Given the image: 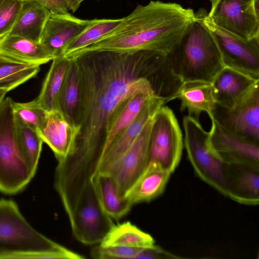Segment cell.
I'll list each match as a JSON object with an SVG mask.
<instances>
[{"label": "cell", "mask_w": 259, "mask_h": 259, "mask_svg": "<svg viewBox=\"0 0 259 259\" xmlns=\"http://www.w3.org/2000/svg\"><path fill=\"white\" fill-rule=\"evenodd\" d=\"M82 77L79 133L73 152L81 157L102 156L106 137L120 109L133 96L144 92L145 81L122 58L106 52L75 59Z\"/></svg>", "instance_id": "1"}, {"label": "cell", "mask_w": 259, "mask_h": 259, "mask_svg": "<svg viewBox=\"0 0 259 259\" xmlns=\"http://www.w3.org/2000/svg\"><path fill=\"white\" fill-rule=\"evenodd\" d=\"M196 14L175 3L152 1L138 5L110 33L95 43L65 57L75 59L86 54L152 51L168 54L179 44Z\"/></svg>", "instance_id": "2"}, {"label": "cell", "mask_w": 259, "mask_h": 259, "mask_svg": "<svg viewBox=\"0 0 259 259\" xmlns=\"http://www.w3.org/2000/svg\"><path fill=\"white\" fill-rule=\"evenodd\" d=\"M35 230L11 200H0V258H84Z\"/></svg>", "instance_id": "3"}, {"label": "cell", "mask_w": 259, "mask_h": 259, "mask_svg": "<svg viewBox=\"0 0 259 259\" xmlns=\"http://www.w3.org/2000/svg\"><path fill=\"white\" fill-rule=\"evenodd\" d=\"M172 69L183 82H211L225 66L207 29L196 19L179 44L167 54Z\"/></svg>", "instance_id": "4"}, {"label": "cell", "mask_w": 259, "mask_h": 259, "mask_svg": "<svg viewBox=\"0 0 259 259\" xmlns=\"http://www.w3.org/2000/svg\"><path fill=\"white\" fill-rule=\"evenodd\" d=\"M13 100L0 104V191L13 194L22 191L34 176L18 140Z\"/></svg>", "instance_id": "5"}, {"label": "cell", "mask_w": 259, "mask_h": 259, "mask_svg": "<svg viewBox=\"0 0 259 259\" xmlns=\"http://www.w3.org/2000/svg\"><path fill=\"white\" fill-rule=\"evenodd\" d=\"M184 146L188 159L199 178L227 197L225 166L212 151L209 132L198 120L188 115L184 117Z\"/></svg>", "instance_id": "6"}, {"label": "cell", "mask_w": 259, "mask_h": 259, "mask_svg": "<svg viewBox=\"0 0 259 259\" xmlns=\"http://www.w3.org/2000/svg\"><path fill=\"white\" fill-rule=\"evenodd\" d=\"M196 18L211 34L225 67L259 80V37L241 39L215 25L203 11Z\"/></svg>", "instance_id": "7"}, {"label": "cell", "mask_w": 259, "mask_h": 259, "mask_svg": "<svg viewBox=\"0 0 259 259\" xmlns=\"http://www.w3.org/2000/svg\"><path fill=\"white\" fill-rule=\"evenodd\" d=\"M183 145L182 131L175 114L163 105L153 119L149 162L172 174L180 162Z\"/></svg>", "instance_id": "8"}, {"label": "cell", "mask_w": 259, "mask_h": 259, "mask_svg": "<svg viewBox=\"0 0 259 259\" xmlns=\"http://www.w3.org/2000/svg\"><path fill=\"white\" fill-rule=\"evenodd\" d=\"M259 0H218L207 17L217 26L245 40L259 37Z\"/></svg>", "instance_id": "9"}, {"label": "cell", "mask_w": 259, "mask_h": 259, "mask_svg": "<svg viewBox=\"0 0 259 259\" xmlns=\"http://www.w3.org/2000/svg\"><path fill=\"white\" fill-rule=\"evenodd\" d=\"M154 116L148 120L141 133L119 158L100 172L107 174L113 179L122 197L148 164L150 137Z\"/></svg>", "instance_id": "10"}, {"label": "cell", "mask_w": 259, "mask_h": 259, "mask_svg": "<svg viewBox=\"0 0 259 259\" xmlns=\"http://www.w3.org/2000/svg\"><path fill=\"white\" fill-rule=\"evenodd\" d=\"M212 120L229 132L259 144V83L232 107L216 103Z\"/></svg>", "instance_id": "11"}, {"label": "cell", "mask_w": 259, "mask_h": 259, "mask_svg": "<svg viewBox=\"0 0 259 259\" xmlns=\"http://www.w3.org/2000/svg\"><path fill=\"white\" fill-rule=\"evenodd\" d=\"M209 146L217 157L226 164L259 166V144L236 136L212 120Z\"/></svg>", "instance_id": "12"}, {"label": "cell", "mask_w": 259, "mask_h": 259, "mask_svg": "<svg viewBox=\"0 0 259 259\" xmlns=\"http://www.w3.org/2000/svg\"><path fill=\"white\" fill-rule=\"evenodd\" d=\"M90 23V20L76 18L68 12L50 14L40 42L54 58L62 56L66 47L88 27Z\"/></svg>", "instance_id": "13"}, {"label": "cell", "mask_w": 259, "mask_h": 259, "mask_svg": "<svg viewBox=\"0 0 259 259\" xmlns=\"http://www.w3.org/2000/svg\"><path fill=\"white\" fill-rule=\"evenodd\" d=\"M225 164L227 197L242 204L259 203V166Z\"/></svg>", "instance_id": "14"}, {"label": "cell", "mask_w": 259, "mask_h": 259, "mask_svg": "<svg viewBox=\"0 0 259 259\" xmlns=\"http://www.w3.org/2000/svg\"><path fill=\"white\" fill-rule=\"evenodd\" d=\"M164 104L162 99L156 96L151 97L146 101L134 120L112 141L101 161L97 174L103 172L119 158L141 133L148 120Z\"/></svg>", "instance_id": "15"}, {"label": "cell", "mask_w": 259, "mask_h": 259, "mask_svg": "<svg viewBox=\"0 0 259 259\" xmlns=\"http://www.w3.org/2000/svg\"><path fill=\"white\" fill-rule=\"evenodd\" d=\"M79 129L59 110H55L49 112L45 126L37 133L59 161L64 159L73 150Z\"/></svg>", "instance_id": "16"}, {"label": "cell", "mask_w": 259, "mask_h": 259, "mask_svg": "<svg viewBox=\"0 0 259 259\" xmlns=\"http://www.w3.org/2000/svg\"><path fill=\"white\" fill-rule=\"evenodd\" d=\"M258 83L259 80L227 67L222 69L211 82L216 103L228 108L241 101Z\"/></svg>", "instance_id": "17"}, {"label": "cell", "mask_w": 259, "mask_h": 259, "mask_svg": "<svg viewBox=\"0 0 259 259\" xmlns=\"http://www.w3.org/2000/svg\"><path fill=\"white\" fill-rule=\"evenodd\" d=\"M60 91L58 110L73 124L79 126L82 101V77L77 59H70Z\"/></svg>", "instance_id": "18"}, {"label": "cell", "mask_w": 259, "mask_h": 259, "mask_svg": "<svg viewBox=\"0 0 259 259\" xmlns=\"http://www.w3.org/2000/svg\"><path fill=\"white\" fill-rule=\"evenodd\" d=\"M177 98L181 101V112L187 110L188 116L198 120L201 113L205 112L210 119H212V111L216 102L211 82H184L178 92Z\"/></svg>", "instance_id": "19"}, {"label": "cell", "mask_w": 259, "mask_h": 259, "mask_svg": "<svg viewBox=\"0 0 259 259\" xmlns=\"http://www.w3.org/2000/svg\"><path fill=\"white\" fill-rule=\"evenodd\" d=\"M171 174L156 164L149 162L123 197L133 205L150 201L163 192Z\"/></svg>", "instance_id": "20"}, {"label": "cell", "mask_w": 259, "mask_h": 259, "mask_svg": "<svg viewBox=\"0 0 259 259\" xmlns=\"http://www.w3.org/2000/svg\"><path fill=\"white\" fill-rule=\"evenodd\" d=\"M49 10L37 0H22V6L9 35L40 42Z\"/></svg>", "instance_id": "21"}, {"label": "cell", "mask_w": 259, "mask_h": 259, "mask_svg": "<svg viewBox=\"0 0 259 259\" xmlns=\"http://www.w3.org/2000/svg\"><path fill=\"white\" fill-rule=\"evenodd\" d=\"M0 55L22 63L38 66L54 58L40 42L9 35L0 40Z\"/></svg>", "instance_id": "22"}, {"label": "cell", "mask_w": 259, "mask_h": 259, "mask_svg": "<svg viewBox=\"0 0 259 259\" xmlns=\"http://www.w3.org/2000/svg\"><path fill=\"white\" fill-rule=\"evenodd\" d=\"M91 182L101 208L110 218L120 219L130 211L133 205L119 195L116 184L110 176L97 174Z\"/></svg>", "instance_id": "23"}, {"label": "cell", "mask_w": 259, "mask_h": 259, "mask_svg": "<svg viewBox=\"0 0 259 259\" xmlns=\"http://www.w3.org/2000/svg\"><path fill=\"white\" fill-rule=\"evenodd\" d=\"M52 60L36 99L38 103L48 112L58 110L60 91L71 61L63 56Z\"/></svg>", "instance_id": "24"}, {"label": "cell", "mask_w": 259, "mask_h": 259, "mask_svg": "<svg viewBox=\"0 0 259 259\" xmlns=\"http://www.w3.org/2000/svg\"><path fill=\"white\" fill-rule=\"evenodd\" d=\"M100 245L145 248L155 245L153 238L129 221L114 224Z\"/></svg>", "instance_id": "25"}, {"label": "cell", "mask_w": 259, "mask_h": 259, "mask_svg": "<svg viewBox=\"0 0 259 259\" xmlns=\"http://www.w3.org/2000/svg\"><path fill=\"white\" fill-rule=\"evenodd\" d=\"M39 67L0 55V90L9 92L17 87L36 75Z\"/></svg>", "instance_id": "26"}, {"label": "cell", "mask_w": 259, "mask_h": 259, "mask_svg": "<svg viewBox=\"0 0 259 259\" xmlns=\"http://www.w3.org/2000/svg\"><path fill=\"white\" fill-rule=\"evenodd\" d=\"M121 18L90 20L88 27L65 49L63 56H66L85 48L108 34L120 22Z\"/></svg>", "instance_id": "27"}, {"label": "cell", "mask_w": 259, "mask_h": 259, "mask_svg": "<svg viewBox=\"0 0 259 259\" xmlns=\"http://www.w3.org/2000/svg\"><path fill=\"white\" fill-rule=\"evenodd\" d=\"M18 140L21 150L32 170L36 172L43 141L38 133L15 113Z\"/></svg>", "instance_id": "28"}, {"label": "cell", "mask_w": 259, "mask_h": 259, "mask_svg": "<svg viewBox=\"0 0 259 259\" xmlns=\"http://www.w3.org/2000/svg\"><path fill=\"white\" fill-rule=\"evenodd\" d=\"M14 113L26 124L38 132L45 126L49 116L36 99L26 103L13 101Z\"/></svg>", "instance_id": "29"}, {"label": "cell", "mask_w": 259, "mask_h": 259, "mask_svg": "<svg viewBox=\"0 0 259 259\" xmlns=\"http://www.w3.org/2000/svg\"><path fill=\"white\" fill-rule=\"evenodd\" d=\"M22 0H0V40L11 30L22 6Z\"/></svg>", "instance_id": "30"}, {"label": "cell", "mask_w": 259, "mask_h": 259, "mask_svg": "<svg viewBox=\"0 0 259 259\" xmlns=\"http://www.w3.org/2000/svg\"><path fill=\"white\" fill-rule=\"evenodd\" d=\"M143 248L118 246H103L92 248L91 256L96 259L136 258Z\"/></svg>", "instance_id": "31"}, {"label": "cell", "mask_w": 259, "mask_h": 259, "mask_svg": "<svg viewBox=\"0 0 259 259\" xmlns=\"http://www.w3.org/2000/svg\"><path fill=\"white\" fill-rule=\"evenodd\" d=\"M179 256L171 253L161 247L154 245L151 247L142 249L136 258L144 259H165L178 258Z\"/></svg>", "instance_id": "32"}, {"label": "cell", "mask_w": 259, "mask_h": 259, "mask_svg": "<svg viewBox=\"0 0 259 259\" xmlns=\"http://www.w3.org/2000/svg\"><path fill=\"white\" fill-rule=\"evenodd\" d=\"M51 14H61L69 11L66 0H37Z\"/></svg>", "instance_id": "33"}, {"label": "cell", "mask_w": 259, "mask_h": 259, "mask_svg": "<svg viewBox=\"0 0 259 259\" xmlns=\"http://www.w3.org/2000/svg\"><path fill=\"white\" fill-rule=\"evenodd\" d=\"M69 10L75 12L79 7L83 0H66Z\"/></svg>", "instance_id": "34"}, {"label": "cell", "mask_w": 259, "mask_h": 259, "mask_svg": "<svg viewBox=\"0 0 259 259\" xmlns=\"http://www.w3.org/2000/svg\"><path fill=\"white\" fill-rule=\"evenodd\" d=\"M8 92L5 90H0V104L4 100L5 95Z\"/></svg>", "instance_id": "35"}, {"label": "cell", "mask_w": 259, "mask_h": 259, "mask_svg": "<svg viewBox=\"0 0 259 259\" xmlns=\"http://www.w3.org/2000/svg\"><path fill=\"white\" fill-rule=\"evenodd\" d=\"M209 1L211 2V6H212L217 2L218 0H209Z\"/></svg>", "instance_id": "36"}, {"label": "cell", "mask_w": 259, "mask_h": 259, "mask_svg": "<svg viewBox=\"0 0 259 259\" xmlns=\"http://www.w3.org/2000/svg\"><path fill=\"white\" fill-rule=\"evenodd\" d=\"M83 1H84V0H83Z\"/></svg>", "instance_id": "37"}]
</instances>
